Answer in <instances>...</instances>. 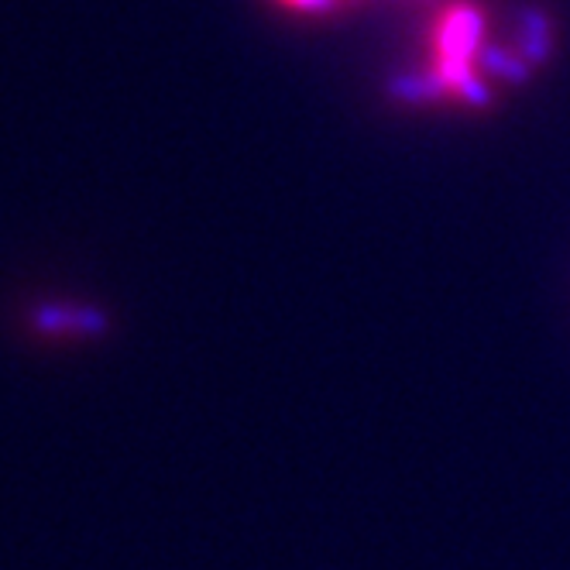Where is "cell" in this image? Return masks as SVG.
Masks as SVG:
<instances>
[{
  "label": "cell",
  "instance_id": "7a4b0ae2",
  "mask_svg": "<svg viewBox=\"0 0 570 570\" xmlns=\"http://www.w3.org/2000/svg\"><path fill=\"white\" fill-rule=\"evenodd\" d=\"M282 4L296 11H331L337 0H282Z\"/></svg>",
  "mask_w": 570,
  "mask_h": 570
},
{
  "label": "cell",
  "instance_id": "6da1fadb",
  "mask_svg": "<svg viewBox=\"0 0 570 570\" xmlns=\"http://www.w3.org/2000/svg\"><path fill=\"white\" fill-rule=\"evenodd\" d=\"M519 56L529 62V66H540L550 49H553V31H550V21L537 11H529L519 24Z\"/></svg>",
  "mask_w": 570,
  "mask_h": 570
}]
</instances>
